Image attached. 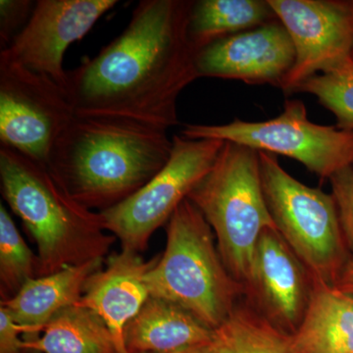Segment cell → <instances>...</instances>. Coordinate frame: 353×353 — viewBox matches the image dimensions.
I'll list each match as a JSON object with an SVG mask.
<instances>
[{
    "mask_svg": "<svg viewBox=\"0 0 353 353\" xmlns=\"http://www.w3.org/2000/svg\"><path fill=\"white\" fill-rule=\"evenodd\" d=\"M212 339V330L185 309L150 296L125 329L128 353H170Z\"/></svg>",
    "mask_w": 353,
    "mask_h": 353,
    "instance_id": "obj_16",
    "label": "cell"
},
{
    "mask_svg": "<svg viewBox=\"0 0 353 353\" xmlns=\"http://www.w3.org/2000/svg\"><path fill=\"white\" fill-rule=\"evenodd\" d=\"M172 148L164 128L75 114L55 141L46 167L76 201L101 212L150 182L168 162Z\"/></svg>",
    "mask_w": 353,
    "mask_h": 353,
    "instance_id": "obj_2",
    "label": "cell"
},
{
    "mask_svg": "<svg viewBox=\"0 0 353 353\" xmlns=\"http://www.w3.org/2000/svg\"><path fill=\"white\" fill-rule=\"evenodd\" d=\"M289 32L296 61L281 90L287 95L311 77L352 58V3L345 0H268Z\"/></svg>",
    "mask_w": 353,
    "mask_h": 353,
    "instance_id": "obj_10",
    "label": "cell"
},
{
    "mask_svg": "<svg viewBox=\"0 0 353 353\" xmlns=\"http://www.w3.org/2000/svg\"><path fill=\"white\" fill-rule=\"evenodd\" d=\"M74 116L63 88L0 51V145L46 166Z\"/></svg>",
    "mask_w": 353,
    "mask_h": 353,
    "instance_id": "obj_9",
    "label": "cell"
},
{
    "mask_svg": "<svg viewBox=\"0 0 353 353\" xmlns=\"http://www.w3.org/2000/svg\"><path fill=\"white\" fill-rule=\"evenodd\" d=\"M39 277V257L21 236L3 203H0V294L1 301L15 296L23 285Z\"/></svg>",
    "mask_w": 353,
    "mask_h": 353,
    "instance_id": "obj_21",
    "label": "cell"
},
{
    "mask_svg": "<svg viewBox=\"0 0 353 353\" xmlns=\"http://www.w3.org/2000/svg\"><path fill=\"white\" fill-rule=\"evenodd\" d=\"M192 0H141L124 32L92 59L67 72L78 116L179 124L181 92L199 78L188 37Z\"/></svg>",
    "mask_w": 353,
    "mask_h": 353,
    "instance_id": "obj_1",
    "label": "cell"
},
{
    "mask_svg": "<svg viewBox=\"0 0 353 353\" xmlns=\"http://www.w3.org/2000/svg\"><path fill=\"white\" fill-rule=\"evenodd\" d=\"M212 345L214 353H297L292 336L241 301L213 331Z\"/></svg>",
    "mask_w": 353,
    "mask_h": 353,
    "instance_id": "obj_20",
    "label": "cell"
},
{
    "mask_svg": "<svg viewBox=\"0 0 353 353\" xmlns=\"http://www.w3.org/2000/svg\"><path fill=\"white\" fill-rule=\"evenodd\" d=\"M334 287L353 296V255L341 272L340 278Z\"/></svg>",
    "mask_w": 353,
    "mask_h": 353,
    "instance_id": "obj_26",
    "label": "cell"
},
{
    "mask_svg": "<svg viewBox=\"0 0 353 353\" xmlns=\"http://www.w3.org/2000/svg\"><path fill=\"white\" fill-rule=\"evenodd\" d=\"M292 341L297 353H353V296L315 280L307 312Z\"/></svg>",
    "mask_w": 353,
    "mask_h": 353,
    "instance_id": "obj_17",
    "label": "cell"
},
{
    "mask_svg": "<svg viewBox=\"0 0 353 353\" xmlns=\"http://www.w3.org/2000/svg\"><path fill=\"white\" fill-rule=\"evenodd\" d=\"M279 21L268 0H197L188 25L196 52L227 37Z\"/></svg>",
    "mask_w": 353,
    "mask_h": 353,
    "instance_id": "obj_19",
    "label": "cell"
},
{
    "mask_svg": "<svg viewBox=\"0 0 353 353\" xmlns=\"http://www.w3.org/2000/svg\"><path fill=\"white\" fill-rule=\"evenodd\" d=\"M23 347L39 353H117L112 334L97 313L70 306L46 323L41 333L25 336Z\"/></svg>",
    "mask_w": 353,
    "mask_h": 353,
    "instance_id": "obj_18",
    "label": "cell"
},
{
    "mask_svg": "<svg viewBox=\"0 0 353 353\" xmlns=\"http://www.w3.org/2000/svg\"><path fill=\"white\" fill-rule=\"evenodd\" d=\"M0 189L38 246L39 277L103 260L116 236L99 213L76 201L48 167L0 145Z\"/></svg>",
    "mask_w": 353,
    "mask_h": 353,
    "instance_id": "obj_3",
    "label": "cell"
},
{
    "mask_svg": "<svg viewBox=\"0 0 353 353\" xmlns=\"http://www.w3.org/2000/svg\"><path fill=\"white\" fill-rule=\"evenodd\" d=\"M157 261L141 259L139 252L122 248L109 257L104 270L92 274L77 305L97 313L112 334L117 353H128L125 329L150 297L146 275Z\"/></svg>",
    "mask_w": 353,
    "mask_h": 353,
    "instance_id": "obj_14",
    "label": "cell"
},
{
    "mask_svg": "<svg viewBox=\"0 0 353 353\" xmlns=\"http://www.w3.org/2000/svg\"><path fill=\"white\" fill-rule=\"evenodd\" d=\"M341 231L348 250L353 255V165L330 178Z\"/></svg>",
    "mask_w": 353,
    "mask_h": 353,
    "instance_id": "obj_23",
    "label": "cell"
},
{
    "mask_svg": "<svg viewBox=\"0 0 353 353\" xmlns=\"http://www.w3.org/2000/svg\"><path fill=\"white\" fill-rule=\"evenodd\" d=\"M296 61L280 21L227 37L196 53L197 75L280 88Z\"/></svg>",
    "mask_w": 353,
    "mask_h": 353,
    "instance_id": "obj_13",
    "label": "cell"
},
{
    "mask_svg": "<svg viewBox=\"0 0 353 353\" xmlns=\"http://www.w3.org/2000/svg\"><path fill=\"white\" fill-rule=\"evenodd\" d=\"M350 3H352V18H353V0H350ZM352 59H353V50H352Z\"/></svg>",
    "mask_w": 353,
    "mask_h": 353,
    "instance_id": "obj_28",
    "label": "cell"
},
{
    "mask_svg": "<svg viewBox=\"0 0 353 353\" xmlns=\"http://www.w3.org/2000/svg\"><path fill=\"white\" fill-rule=\"evenodd\" d=\"M166 231L164 252L146 275L150 296L180 306L215 331L245 296V288L228 271L212 229L189 199Z\"/></svg>",
    "mask_w": 353,
    "mask_h": 353,
    "instance_id": "obj_4",
    "label": "cell"
},
{
    "mask_svg": "<svg viewBox=\"0 0 353 353\" xmlns=\"http://www.w3.org/2000/svg\"><path fill=\"white\" fill-rule=\"evenodd\" d=\"M188 199L212 229L228 271L245 288L260 234L276 228L265 201L259 150L224 141Z\"/></svg>",
    "mask_w": 353,
    "mask_h": 353,
    "instance_id": "obj_5",
    "label": "cell"
},
{
    "mask_svg": "<svg viewBox=\"0 0 353 353\" xmlns=\"http://www.w3.org/2000/svg\"><path fill=\"white\" fill-rule=\"evenodd\" d=\"M317 97L318 102L334 114L336 128L353 131V59L336 68L309 78L297 88Z\"/></svg>",
    "mask_w": 353,
    "mask_h": 353,
    "instance_id": "obj_22",
    "label": "cell"
},
{
    "mask_svg": "<svg viewBox=\"0 0 353 353\" xmlns=\"http://www.w3.org/2000/svg\"><path fill=\"white\" fill-rule=\"evenodd\" d=\"M117 0H38L29 22L3 51L9 57L66 88L64 54Z\"/></svg>",
    "mask_w": 353,
    "mask_h": 353,
    "instance_id": "obj_12",
    "label": "cell"
},
{
    "mask_svg": "<svg viewBox=\"0 0 353 353\" xmlns=\"http://www.w3.org/2000/svg\"><path fill=\"white\" fill-rule=\"evenodd\" d=\"M168 162L139 192L99 213L108 233L122 248L145 252L148 241L210 171L224 141L174 136Z\"/></svg>",
    "mask_w": 353,
    "mask_h": 353,
    "instance_id": "obj_8",
    "label": "cell"
},
{
    "mask_svg": "<svg viewBox=\"0 0 353 353\" xmlns=\"http://www.w3.org/2000/svg\"><path fill=\"white\" fill-rule=\"evenodd\" d=\"M315 279L276 228L260 234L245 288L246 303L285 334H296L310 304Z\"/></svg>",
    "mask_w": 353,
    "mask_h": 353,
    "instance_id": "obj_11",
    "label": "cell"
},
{
    "mask_svg": "<svg viewBox=\"0 0 353 353\" xmlns=\"http://www.w3.org/2000/svg\"><path fill=\"white\" fill-rule=\"evenodd\" d=\"M170 353H214V350H213L212 341H211L210 343H204V345H196V347H188Z\"/></svg>",
    "mask_w": 353,
    "mask_h": 353,
    "instance_id": "obj_27",
    "label": "cell"
},
{
    "mask_svg": "<svg viewBox=\"0 0 353 353\" xmlns=\"http://www.w3.org/2000/svg\"><path fill=\"white\" fill-rule=\"evenodd\" d=\"M181 136L231 141L259 152L292 158L327 180L353 165V131L311 122L303 102L297 99H287L284 111L274 119H236L225 125L188 124Z\"/></svg>",
    "mask_w": 353,
    "mask_h": 353,
    "instance_id": "obj_7",
    "label": "cell"
},
{
    "mask_svg": "<svg viewBox=\"0 0 353 353\" xmlns=\"http://www.w3.org/2000/svg\"><path fill=\"white\" fill-rule=\"evenodd\" d=\"M36 2L31 0H1L0 1V46L6 50L16 37L24 30Z\"/></svg>",
    "mask_w": 353,
    "mask_h": 353,
    "instance_id": "obj_24",
    "label": "cell"
},
{
    "mask_svg": "<svg viewBox=\"0 0 353 353\" xmlns=\"http://www.w3.org/2000/svg\"><path fill=\"white\" fill-rule=\"evenodd\" d=\"M265 201L276 229L316 281L336 285L350 260L331 194L290 176L278 157L259 152Z\"/></svg>",
    "mask_w": 353,
    "mask_h": 353,
    "instance_id": "obj_6",
    "label": "cell"
},
{
    "mask_svg": "<svg viewBox=\"0 0 353 353\" xmlns=\"http://www.w3.org/2000/svg\"><path fill=\"white\" fill-rule=\"evenodd\" d=\"M31 330L18 324L3 306L0 305V353H29L23 347L21 334Z\"/></svg>",
    "mask_w": 353,
    "mask_h": 353,
    "instance_id": "obj_25",
    "label": "cell"
},
{
    "mask_svg": "<svg viewBox=\"0 0 353 353\" xmlns=\"http://www.w3.org/2000/svg\"><path fill=\"white\" fill-rule=\"evenodd\" d=\"M102 261L69 266L57 273L32 279L15 296L0 301V305L16 323L31 330L27 336L39 334L60 311L78 304L88 278L101 269Z\"/></svg>",
    "mask_w": 353,
    "mask_h": 353,
    "instance_id": "obj_15",
    "label": "cell"
}]
</instances>
